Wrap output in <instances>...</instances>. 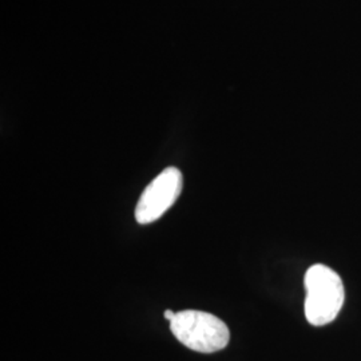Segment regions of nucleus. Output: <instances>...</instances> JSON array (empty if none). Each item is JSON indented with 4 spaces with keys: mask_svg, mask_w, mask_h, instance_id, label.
Returning a JSON list of instances; mask_svg holds the SVG:
<instances>
[{
    "mask_svg": "<svg viewBox=\"0 0 361 361\" xmlns=\"http://www.w3.org/2000/svg\"><path fill=\"white\" fill-rule=\"evenodd\" d=\"M174 337L200 353H214L229 344L231 332L217 316L202 310H180L170 322Z\"/></svg>",
    "mask_w": 361,
    "mask_h": 361,
    "instance_id": "2",
    "label": "nucleus"
},
{
    "mask_svg": "<svg viewBox=\"0 0 361 361\" xmlns=\"http://www.w3.org/2000/svg\"><path fill=\"white\" fill-rule=\"evenodd\" d=\"M182 185L183 178L180 169L171 166L162 170L143 190L135 207L137 222L147 225L161 219L178 200Z\"/></svg>",
    "mask_w": 361,
    "mask_h": 361,
    "instance_id": "3",
    "label": "nucleus"
},
{
    "mask_svg": "<svg viewBox=\"0 0 361 361\" xmlns=\"http://www.w3.org/2000/svg\"><path fill=\"white\" fill-rule=\"evenodd\" d=\"M304 285L305 317L310 325L323 326L332 323L344 304V285L334 269L323 264L312 265L305 273Z\"/></svg>",
    "mask_w": 361,
    "mask_h": 361,
    "instance_id": "1",
    "label": "nucleus"
},
{
    "mask_svg": "<svg viewBox=\"0 0 361 361\" xmlns=\"http://www.w3.org/2000/svg\"><path fill=\"white\" fill-rule=\"evenodd\" d=\"M176 314H177L176 312H173V310H165V313H164V317H165L166 320H169V322H171V320H173V319L176 317Z\"/></svg>",
    "mask_w": 361,
    "mask_h": 361,
    "instance_id": "4",
    "label": "nucleus"
}]
</instances>
